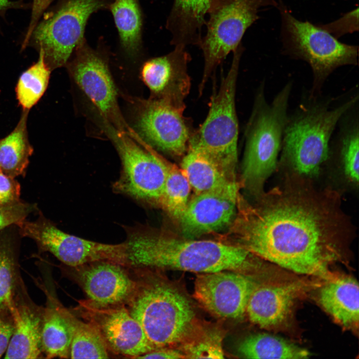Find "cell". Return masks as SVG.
Wrapping results in <instances>:
<instances>
[{
    "label": "cell",
    "mask_w": 359,
    "mask_h": 359,
    "mask_svg": "<svg viewBox=\"0 0 359 359\" xmlns=\"http://www.w3.org/2000/svg\"><path fill=\"white\" fill-rule=\"evenodd\" d=\"M259 199L252 205L239 197L231 228L238 245L295 273L330 278L346 235L335 201L293 186L275 187Z\"/></svg>",
    "instance_id": "cell-1"
},
{
    "label": "cell",
    "mask_w": 359,
    "mask_h": 359,
    "mask_svg": "<svg viewBox=\"0 0 359 359\" xmlns=\"http://www.w3.org/2000/svg\"><path fill=\"white\" fill-rule=\"evenodd\" d=\"M125 242L126 266L132 268L200 274L240 272L251 265L252 253L238 245L220 241L180 238L139 229L131 232Z\"/></svg>",
    "instance_id": "cell-2"
},
{
    "label": "cell",
    "mask_w": 359,
    "mask_h": 359,
    "mask_svg": "<svg viewBox=\"0 0 359 359\" xmlns=\"http://www.w3.org/2000/svg\"><path fill=\"white\" fill-rule=\"evenodd\" d=\"M136 280L125 305L156 349L181 344L197 330L190 302L155 270L131 268Z\"/></svg>",
    "instance_id": "cell-3"
},
{
    "label": "cell",
    "mask_w": 359,
    "mask_h": 359,
    "mask_svg": "<svg viewBox=\"0 0 359 359\" xmlns=\"http://www.w3.org/2000/svg\"><path fill=\"white\" fill-rule=\"evenodd\" d=\"M308 95L290 116L283 133L281 160L299 174L313 176L328 160L332 137L341 117L359 102L358 93L333 105Z\"/></svg>",
    "instance_id": "cell-4"
},
{
    "label": "cell",
    "mask_w": 359,
    "mask_h": 359,
    "mask_svg": "<svg viewBox=\"0 0 359 359\" xmlns=\"http://www.w3.org/2000/svg\"><path fill=\"white\" fill-rule=\"evenodd\" d=\"M292 85L291 81L287 83L270 103L266 99L264 82L255 95L245 130L242 182L246 189L258 196L277 167Z\"/></svg>",
    "instance_id": "cell-5"
},
{
    "label": "cell",
    "mask_w": 359,
    "mask_h": 359,
    "mask_svg": "<svg viewBox=\"0 0 359 359\" xmlns=\"http://www.w3.org/2000/svg\"><path fill=\"white\" fill-rule=\"evenodd\" d=\"M243 51L242 45L233 51L230 68L222 77L218 90L215 89L213 92L207 115L199 128L193 132L188 147L210 158L234 179L239 132L235 93Z\"/></svg>",
    "instance_id": "cell-6"
},
{
    "label": "cell",
    "mask_w": 359,
    "mask_h": 359,
    "mask_svg": "<svg viewBox=\"0 0 359 359\" xmlns=\"http://www.w3.org/2000/svg\"><path fill=\"white\" fill-rule=\"evenodd\" d=\"M277 6L281 16L283 51L306 61L312 69L309 96H319L325 82L337 68L358 65V46L342 43L319 24L299 20L282 4Z\"/></svg>",
    "instance_id": "cell-7"
},
{
    "label": "cell",
    "mask_w": 359,
    "mask_h": 359,
    "mask_svg": "<svg viewBox=\"0 0 359 359\" xmlns=\"http://www.w3.org/2000/svg\"><path fill=\"white\" fill-rule=\"evenodd\" d=\"M278 5L276 0H212L205 24L206 32L198 46L204 57L199 93L217 66L241 44L247 29L259 18V9Z\"/></svg>",
    "instance_id": "cell-8"
},
{
    "label": "cell",
    "mask_w": 359,
    "mask_h": 359,
    "mask_svg": "<svg viewBox=\"0 0 359 359\" xmlns=\"http://www.w3.org/2000/svg\"><path fill=\"white\" fill-rule=\"evenodd\" d=\"M104 6L102 0H62L38 22L27 46L42 52L51 71L66 65L83 42L89 17Z\"/></svg>",
    "instance_id": "cell-9"
},
{
    "label": "cell",
    "mask_w": 359,
    "mask_h": 359,
    "mask_svg": "<svg viewBox=\"0 0 359 359\" xmlns=\"http://www.w3.org/2000/svg\"><path fill=\"white\" fill-rule=\"evenodd\" d=\"M105 132L113 141L122 162L116 191L147 202L159 203L166 178L168 162L142 140L136 143L129 134L104 120Z\"/></svg>",
    "instance_id": "cell-10"
},
{
    "label": "cell",
    "mask_w": 359,
    "mask_h": 359,
    "mask_svg": "<svg viewBox=\"0 0 359 359\" xmlns=\"http://www.w3.org/2000/svg\"><path fill=\"white\" fill-rule=\"evenodd\" d=\"M18 226L21 234L33 239L69 267L96 261L126 265L125 242L111 244L89 240L65 233L42 215L34 221L23 220Z\"/></svg>",
    "instance_id": "cell-11"
},
{
    "label": "cell",
    "mask_w": 359,
    "mask_h": 359,
    "mask_svg": "<svg viewBox=\"0 0 359 359\" xmlns=\"http://www.w3.org/2000/svg\"><path fill=\"white\" fill-rule=\"evenodd\" d=\"M75 51L73 59L66 65L72 79L106 121L117 130L130 135L133 130L120 112L116 88L106 61L83 42Z\"/></svg>",
    "instance_id": "cell-12"
},
{
    "label": "cell",
    "mask_w": 359,
    "mask_h": 359,
    "mask_svg": "<svg viewBox=\"0 0 359 359\" xmlns=\"http://www.w3.org/2000/svg\"><path fill=\"white\" fill-rule=\"evenodd\" d=\"M135 104V125L140 139L170 155L184 156L193 132L183 111L151 98Z\"/></svg>",
    "instance_id": "cell-13"
},
{
    "label": "cell",
    "mask_w": 359,
    "mask_h": 359,
    "mask_svg": "<svg viewBox=\"0 0 359 359\" xmlns=\"http://www.w3.org/2000/svg\"><path fill=\"white\" fill-rule=\"evenodd\" d=\"M78 302L76 312L98 329L109 352L137 359L156 349L125 305L100 306L87 299Z\"/></svg>",
    "instance_id": "cell-14"
},
{
    "label": "cell",
    "mask_w": 359,
    "mask_h": 359,
    "mask_svg": "<svg viewBox=\"0 0 359 359\" xmlns=\"http://www.w3.org/2000/svg\"><path fill=\"white\" fill-rule=\"evenodd\" d=\"M255 280L240 271L224 270L200 273L196 277L194 297L211 314L238 319L246 313Z\"/></svg>",
    "instance_id": "cell-15"
},
{
    "label": "cell",
    "mask_w": 359,
    "mask_h": 359,
    "mask_svg": "<svg viewBox=\"0 0 359 359\" xmlns=\"http://www.w3.org/2000/svg\"><path fill=\"white\" fill-rule=\"evenodd\" d=\"M238 187L236 183L195 194L179 219L184 236L194 238L232 224L237 211Z\"/></svg>",
    "instance_id": "cell-16"
},
{
    "label": "cell",
    "mask_w": 359,
    "mask_h": 359,
    "mask_svg": "<svg viewBox=\"0 0 359 359\" xmlns=\"http://www.w3.org/2000/svg\"><path fill=\"white\" fill-rule=\"evenodd\" d=\"M168 54L146 61L141 69V77L150 90V98L163 101L184 112V100L190 88L187 65L191 57L186 47L175 46Z\"/></svg>",
    "instance_id": "cell-17"
},
{
    "label": "cell",
    "mask_w": 359,
    "mask_h": 359,
    "mask_svg": "<svg viewBox=\"0 0 359 359\" xmlns=\"http://www.w3.org/2000/svg\"><path fill=\"white\" fill-rule=\"evenodd\" d=\"M70 268L87 300L98 306L125 305L135 287L131 269L117 263L96 261Z\"/></svg>",
    "instance_id": "cell-18"
},
{
    "label": "cell",
    "mask_w": 359,
    "mask_h": 359,
    "mask_svg": "<svg viewBox=\"0 0 359 359\" xmlns=\"http://www.w3.org/2000/svg\"><path fill=\"white\" fill-rule=\"evenodd\" d=\"M295 296V288L291 285H256L249 299L246 313L250 321L261 328L274 329L288 319Z\"/></svg>",
    "instance_id": "cell-19"
},
{
    "label": "cell",
    "mask_w": 359,
    "mask_h": 359,
    "mask_svg": "<svg viewBox=\"0 0 359 359\" xmlns=\"http://www.w3.org/2000/svg\"><path fill=\"white\" fill-rule=\"evenodd\" d=\"M359 285L350 276L330 279L320 289V304L336 322L346 329L358 330L359 323Z\"/></svg>",
    "instance_id": "cell-20"
},
{
    "label": "cell",
    "mask_w": 359,
    "mask_h": 359,
    "mask_svg": "<svg viewBox=\"0 0 359 359\" xmlns=\"http://www.w3.org/2000/svg\"><path fill=\"white\" fill-rule=\"evenodd\" d=\"M212 0H174L166 24L172 34V45H199Z\"/></svg>",
    "instance_id": "cell-21"
},
{
    "label": "cell",
    "mask_w": 359,
    "mask_h": 359,
    "mask_svg": "<svg viewBox=\"0 0 359 359\" xmlns=\"http://www.w3.org/2000/svg\"><path fill=\"white\" fill-rule=\"evenodd\" d=\"M10 311L13 320V330L4 358H38L42 351L40 319L26 307L12 306Z\"/></svg>",
    "instance_id": "cell-22"
},
{
    "label": "cell",
    "mask_w": 359,
    "mask_h": 359,
    "mask_svg": "<svg viewBox=\"0 0 359 359\" xmlns=\"http://www.w3.org/2000/svg\"><path fill=\"white\" fill-rule=\"evenodd\" d=\"M181 170L195 194L237 183L210 158L189 148L183 157Z\"/></svg>",
    "instance_id": "cell-23"
},
{
    "label": "cell",
    "mask_w": 359,
    "mask_h": 359,
    "mask_svg": "<svg viewBox=\"0 0 359 359\" xmlns=\"http://www.w3.org/2000/svg\"><path fill=\"white\" fill-rule=\"evenodd\" d=\"M72 313L65 308L53 306L45 311L41 322L42 351L48 359L69 358L73 327Z\"/></svg>",
    "instance_id": "cell-24"
},
{
    "label": "cell",
    "mask_w": 359,
    "mask_h": 359,
    "mask_svg": "<svg viewBox=\"0 0 359 359\" xmlns=\"http://www.w3.org/2000/svg\"><path fill=\"white\" fill-rule=\"evenodd\" d=\"M28 112L22 110L14 129L0 139V169L13 178L24 175L33 152L27 129Z\"/></svg>",
    "instance_id": "cell-25"
},
{
    "label": "cell",
    "mask_w": 359,
    "mask_h": 359,
    "mask_svg": "<svg viewBox=\"0 0 359 359\" xmlns=\"http://www.w3.org/2000/svg\"><path fill=\"white\" fill-rule=\"evenodd\" d=\"M238 351L247 359H306V350L280 337L266 333L251 335L244 338Z\"/></svg>",
    "instance_id": "cell-26"
},
{
    "label": "cell",
    "mask_w": 359,
    "mask_h": 359,
    "mask_svg": "<svg viewBox=\"0 0 359 359\" xmlns=\"http://www.w3.org/2000/svg\"><path fill=\"white\" fill-rule=\"evenodd\" d=\"M111 9L124 50L129 56H135L141 44L142 18L138 0H115Z\"/></svg>",
    "instance_id": "cell-27"
},
{
    "label": "cell",
    "mask_w": 359,
    "mask_h": 359,
    "mask_svg": "<svg viewBox=\"0 0 359 359\" xmlns=\"http://www.w3.org/2000/svg\"><path fill=\"white\" fill-rule=\"evenodd\" d=\"M73 327L70 359H108L109 351L98 329L72 313Z\"/></svg>",
    "instance_id": "cell-28"
},
{
    "label": "cell",
    "mask_w": 359,
    "mask_h": 359,
    "mask_svg": "<svg viewBox=\"0 0 359 359\" xmlns=\"http://www.w3.org/2000/svg\"><path fill=\"white\" fill-rule=\"evenodd\" d=\"M37 61L19 76L15 86L16 99L22 110H29L40 99L49 83L51 70L39 52Z\"/></svg>",
    "instance_id": "cell-29"
},
{
    "label": "cell",
    "mask_w": 359,
    "mask_h": 359,
    "mask_svg": "<svg viewBox=\"0 0 359 359\" xmlns=\"http://www.w3.org/2000/svg\"><path fill=\"white\" fill-rule=\"evenodd\" d=\"M190 189L181 169L168 162L164 189L159 204L170 215L179 220L189 201Z\"/></svg>",
    "instance_id": "cell-30"
},
{
    "label": "cell",
    "mask_w": 359,
    "mask_h": 359,
    "mask_svg": "<svg viewBox=\"0 0 359 359\" xmlns=\"http://www.w3.org/2000/svg\"><path fill=\"white\" fill-rule=\"evenodd\" d=\"M195 333V332H194ZM194 334L180 349L185 359H223V334L218 329L209 328Z\"/></svg>",
    "instance_id": "cell-31"
},
{
    "label": "cell",
    "mask_w": 359,
    "mask_h": 359,
    "mask_svg": "<svg viewBox=\"0 0 359 359\" xmlns=\"http://www.w3.org/2000/svg\"><path fill=\"white\" fill-rule=\"evenodd\" d=\"M13 271L12 261L5 249L0 247V311L9 310L12 301Z\"/></svg>",
    "instance_id": "cell-32"
},
{
    "label": "cell",
    "mask_w": 359,
    "mask_h": 359,
    "mask_svg": "<svg viewBox=\"0 0 359 359\" xmlns=\"http://www.w3.org/2000/svg\"><path fill=\"white\" fill-rule=\"evenodd\" d=\"M35 208V205L21 201L9 205H0V230L10 225H18Z\"/></svg>",
    "instance_id": "cell-33"
},
{
    "label": "cell",
    "mask_w": 359,
    "mask_h": 359,
    "mask_svg": "<svg viewBox=\"0 0 359 359\" xmlns=\"http://www.w3.org/2000/svg\"><path fill=\"white\" fill-rule=\"evenodd\" d=\"M337 38L359 30V7L345 13L339 19L325 24H319Z\"/></svg>",
    "instance_id": "cell-34"
},
{
    "label": "cell",
    "mask_w": 359,
    "mask_h": 359,
    "mask_svg": "<svg viewBox=\"0 0 359 359\" xmlns=\"http://www.w3.org/2000/svg\"><path fill=\"white\" fill-rule=\"evenodd\" d=\"M20 195L19 183L4 174L0 169V205H9L19 202Z\"/></svg>",
    "instance_id": "cell-35"
},
{
    "label": "cell",
    "mask_w": 359,
    "mask_h": 359,
    "mask_svg": "<svg viewBox=\"0 0 359 359\" xmlns=\"http://www.w3.org/2000/svg\"><path fill=\"white\" fill-rule=\"evenodd\" d=\"M53 0H33L30 21L21 44L24 50L27 45L30 36L34 27L40 20L44 12Z\"/></svg>",
    "instance_id": "cell-36"
},
{
    "label": "cell",
    "mask_w": 359,
    "mask_h": 359,
    "mask_svg": "<svg viewBox=\"0 0 359 359\" xmlns=\"http://www.w3.org/2000/svg\"><path fill=\"white\" fill-rule=\"evenodd\" d=\"M137 359H185L180 349L164 347L156 349L151 352L140 356Z\"/></svg>",
    "instance_id": "cell-37"
},
{
    "label": "cell",
    "mask_w": 359,
    "mask_h": 359,
    "mask_svg": "<svg viewBox=\"0 0 359 359\" xmlns=\"http://www.w3.org/2000/svg\"><path fill=\"white\" fill-rule=\"evenodd\" d=\"M13 330V326L0 319V358L5 353Z\"/></svg>",
    "instance_id": "cell-38"
},
{
    "label": "cell",
    "mask_w": 359,
    "mask_h": 359,
    "mask_svg": "<svg viewBox=\"0 0 359 359\" xmlns=\"http://www.w3.org/2000/svg\"><path fill=\"white\" fill-rule=\"evenodd\" d=\"M27 4L21 0L11 1L10 0H0V16H3L10 9L25 8Z\"/></svg>",
    "instance_id": "cell-39"
}]
</instances>
